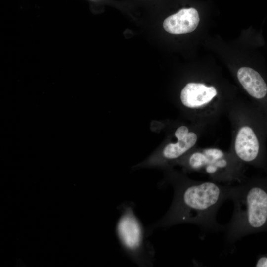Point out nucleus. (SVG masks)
Here are the masks:
<instances>
[{
  "label": "nucleus",
  "instance_id": "obj_1",
  "mask_svg": "<svg viewBox=\"0 0 267 267\" xmlns=\"http://www.w3.org/2000/svg\"><path fill=\"white\" fill-rule=\"evenodd\" d=\"M174 198L165 216L151 229L181 223H191L207 230L218 231L225 226L216 220L222 204L229 199L231 186L215 181H195L182 178L172 180Z\"/></svg>",
  "mask_w": 267,
  "mask_h": 267
},
{
  "label": "nucleus",
  "instance_id": "obj_2",
  "mask_svg": "<svg viewBox=\"0 0 267 267\" xmlns=\"http://www.w3.org/2000/svg\"><path fill=\"white\" fill-rule=\"evenodd\" d=\"M232 217L225 225V237L234 243L253 233L267 231V176L254 178L231 187Z\"/></svg>",
  "mask_w": 267,
  "mask_h": 267
},
{
  "label": "nucleus",
  "instance_id": "obj_3",
  "mask_svg": "<svg viewBox=\"0 0 267 267\" xmlns=\"http://www.w3.org/2000/svg\"><path fill=\"white\" fill-rule=\"evenodd\" d=\"M185 162L188 168L208 175L215 182H242L244 179L241 162L218 148L195 152Z\"/></svg>",
  "mask_w": 267,
  "mask_h": 267
},
{
  "label": "nucleus",
  "instance_id": "obj_4",
  "mask_svg": "<svg viewBox=\"0 0 267 267\" xmlns=\"http://www.w3.org/2000/svg\"><path fill=\"white\" fill-rule=\"evenodd\" d=\"M116 231L122 247L133 260L141 265L152 261L153 249L145 241L141 222L132 206H124Z\"/></svg>",
  "mask_w": 267,
  "mask_h": 267
},
{
  "label": "nucleus",
  "instance_id": "obj_5",
  "mask_svg": "<svg viewBox=\"0 0 267 267\" xmlns=\"http://www.w3.org/2000/svg\"><path fill=\"white\" fill-rule=\"evenodd\" d=\"M267 133V119L261 118L253 125L239 128L234 141L236 158L243 163L267 169L264 137Z\"/></svg>",
  "mask_w": 267,
  "mask_h": 267
},
{
  "label": "nucleus",
  "instance_id": "obj_6",
  "mask_svg": "<svg viewBox=\"0 0 267 267\" xmlns=\"http://www.w3.org/2000/svg\"><path fill=\"white\" fill-rule=\"evenodd\" d=\"M213 86H207L202 83H189L181 90L180 100L182 104L189 108L205 106L217 95Z\"/></svg>",
  "mask_w": 267,
  "mask_h": 267
},
{
  "label": "nucleus",
  "instance_id": "obj_7",
  "mask_svg": "<svg viewBox=\"0 0 267 267\" xmlns=\"http://www.w3.org/2000/svg\"><path fill=\"white\" fill-rule=\"evenodd\" d=\"M199 21V14L196 9L183 8L167 17L163 22V27L171 34L187 33L195 30Z\"/></svg>",
  "mask_w": 267,
  "mask_h": 267
},
{
  "label": "nucleus",
  "instance_id": "obj_8",
  "mask_svg": "<svg viewBox=\"0 0 267 267\" xmlns=\"http://www.w3.org/2000/svg\"><path fill=\"white\" fill-rule=\"evenodd\" d=\"M175 135L178 139L176 143L168 144L162 151L164 159L168 160H176L181 157L196 143L197 134L192 132H189L185 126L179 127L175 132Z\"/></svg>",
  "mask_w": 267,
  "mask_h": 267
},
{
  "label": "nucleus",
  "instance_id": "obj_9",
  "mask_svg": "<svg viewBox=\"0 0 267 267\" xmlns=\"http://www.w3.org/2000/svg\"><path fill=\"white\" fill-rule=\"evenodd\" d=\"M255 266L267 267V253L261 255L258 258Z\"/></svg>",
  "mask_w": 267,
  "mask_h": 267
},
{
  "label": "nucleus",
  "instance_id": "obj_10",
  "mask_svg": "<svg viewBox=\"0 0 267 267\" xmlns=\"http://www.w3.org/2000/svg\"></svg>",
  "mask_w": 267,
  "mask_h": 267
}]
</instances>
